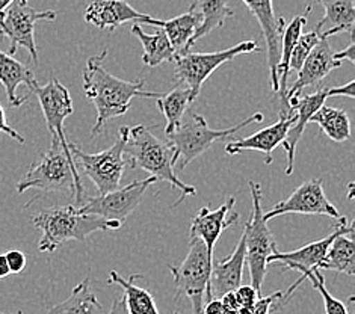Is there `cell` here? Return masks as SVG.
Wrapping results in <instances>:
<instances>
[{"label":"cell","instance_id":"1","mask_svg":"<svg viewBox=\"0 0 355 314\" xmlns=\"http://www.w3.org/2000/svg\"><path fill=\"white\" fill-rule=\"evenodd\" d=\"M107 50L100 55L91 56L83 70V89L85 96L97 109V120L91 130V138H96L103 132L105 125L114 118L128 114L135 97H160V92L146 91V80H123L105 69Z\"/></svg>","mask_w":355,"mask_h":314},{"label":"cell","instance_id":"2","mask_svg":"<svg viewBox=\"0 0 355 314\" xmlns=\"http://www.w3.org/2000/svg\"><path fill=\"white\" fill-rule=\"evenodd\" d=\"M128 166L130 169H142L150 175L157 178V182H166L173 189H179L182 197L175 202L177 207L186 197H193L197 189L193 186L180 182L175 175L174 168L177 164V151L173 143L164 142L156 138L147 125L138 124L129 127V137L124 148Z\"/></svg>","mask_w":355,"mask_h":314},{"label":"cell","instance_id":"3","mask_svg":"<svg viewBox=\"0 0 355 314\" xmlns=\"http://www.w3.org/2000/svg\"><path fill=\"white\" fill-rule=\"evenodd\" d=\"M32 223L43 233L38 245L41 252H55L67 241L85 242L92 233L118 230L123 225L118 220L80 213L76 206L44 209L33 215Z\"/></svg>","mask_w":355,"mask_h":314},{"label":"cell","instance_id":"4","mask_svg":"<svg viewBox=\"0 0 355 314\" xmlns=\"http://www.w3.org/2000/svg\"><path fill=\"white\" fill-rule=\"evenodd\" d=\"M29 189L41 192H70L78 202H83V184L71 152L65 151L58 141H52L47 152L32 164L21 180L17 183V193Z\"/></svg>","mask_w":355,"mask_h":314},{"label":"cell","instance_id":"5","mask_svg":"<svg viewBox=\"0 0 355 314\" xmlns=\"http://www.w3.org/2000/svg\"><path fill=\"white\" fill-rule=\"evenodd\" d=\"M263 121V114H252L248 116L247 120L241 121L233 127H228V129L215 130L210 129L206 118L198 114H192L188 120L182 121L179 129L174 130L173 133L166 134L168 141L173 143L175 151H177V169H184L188 166L193 159L200 157L201 155L214 146L216 141H223L233 137V134L238 133L239 130L245 129L254 123Z\"/></svg>","mask_w":355,"mask_h":314},{"label":"cell","instance_id":"6","mask_svg":"<svg viewBox=\"0 0 355 314\" xmlns=\"http://www.w3.org/2000/svg\"><path fill=\"white\" fill-rule=\"evenodd\" d=\"M212 266L214 256L209 254L205 242L197 237L191 239L188 254L182 265L168 266L177 288L174 299L177 301L182 295L188 296L192 304V314H205L202 308H205L206 301L210 299L209 284Z\"/></svg>","mask_w":355,"mask_h":314},{"label":"cell","instance_id":"7","mask_svg":"<svg viewBox=\"0 0 355 314\" xmlns=\"http://www.w3.org/2000/svg\"><path fill=\"white\" fill-rule=\"evenodd\" d=\"M129 137V127L123 125L118 130V138L114 142V146L109 147L105 151L96 152V155H88L80 150L76 143L70 142L69 148L74 159L76 165H80L92 183L96 184L98 195H105L120 188L121 178L128 166V159L124 155L125 142Z\"/></svg>","mask_w":355,"mask_h":314},{"label":"cell","instance_id":"8","mask_svg":"<svg viewBox=\"0 0 355 314\" xmlns=\"http://www.w3.org/2000/svg\"><path fill=\"white\" fill-rule=\"evenodd\" d=\"M250 191L252 198V211L250 220L245 224L243 234L251 286L260 295L269 266L268 257L277 248V243L268 228V220L263 218V210H261V186L257 182H250Z\"/></svg>","mask_w":355,"mask_h":314},{"label":"cell","instance_id":"9","mask_svg":"<svg viewBox=\"0 0 355 314\" xmlns=\"http://www.w3.org/2000/svg\"><path fill=\"white\" fill-rule=\"evenodd\" d=\"M260 50L261 49L257 46V42L252 40L242 41L230 49L212 53H193L189 50V52L175 56L174 80L189 89L191 101L193 103L200 96L201 87L216 69H219L223 64L233 61L236 56L260 52Z\"/></svg>","mask_w":355,"mask_h":314},{"label":"cell","instance_id":"10","mask_svg":"<svg viewBox=\"0 0 355 314\" xmlns=\"http://www.w3.org/2000/svg\"><path fill=\"white\" fill-rule=\"evenodd\" d=\"M352 233H354V224L348 223V219L342 216L340 219H337L334 230L327 237H324V239L310 242L291 252H280L277 248L270 252L268 257V265H272V263H282L284 266L283 270H297V272H300L301 275L298 281H295L289 288H287V292L283 293L282 302L289 301V298L295 292V288H298L304 281H306V277L310 272H313L315 269H319L320 261L324 260L325 254L328 251V246L331 245V242L337 236L340 234L352 236Z\"/></svg>","mask_w":355,"mask_h":314},{"label":"cell","instance_id":"11","mask_svg":"<svg viewBox=\"0 0 355 314\" xmlns=\"http://www.w3.org/2000/svg\"><path fill=\"white\" fill-rule=\"evenodd\" d=\"M56 12L37 11L28 5V0H15L0 15V38L8 37L11 41L10 55L19 47L28 50L32 61L38 64V49L35 42V26L38 21H53Z\"/></svg>","mask_w":355,"mask_h":314},{"label":"cell","instance_id":"12","mask_svg":"<svg viewBox=\"0 0 355 314\" xmlns=\"http://www.w3.org/2000/svg\"><path fill=\"white\" fill-rule=\"evenodd\" d=\"M155 183H157V178L153 175L144 180H135L112 192L88 198L85 202H82L78 210L80 213L97 215L124 224L132 211L141 204L144 193Z\"/></svg>","mask_w":355,"mask_h":314},{"label":"cell","instance_id":"13","mask_svg":"<svg viewBox=\"0 0 355 314\" xmlns=\"http://www.w3.org/2000/svg\"><path fill=\"white\" fill-rule=\"evenodd\" d=\"M289 213L324 215L336 220L342 218L339 210L327 198L320 178H311L309 182H304L300 188L291 193L289 198L277 202L272 209L263 213V218L269 223L270 219Z\"/></svg>","mask_w":355,"mask_h":314},{"label":"cell","instance_id":"14","mask_svg":"<svg viewBox=\"0 0 355 314\" xmlns=\"http://www.w3.org/2000/svg\"><path fill=\"white\" fill-rule=\"evenodd\" d=\"M33 91L38 97L41 110H43L47 129L52 134V141H58L65 151L70 152L69 139L64 130V123L73 114V101L70 92L56 78L50 79L46 85H35Z\"/></svg>","mask_w":355,"mask_h":314},{"label":"cell","instance_id":"15","mask_svg":"<svg viewBox=\"0 0 355 314\" xmlns=\"http://www.w3.org/2000/svg\"><path fill=\"white\" fill-rule=\"evenodd\" d=\"M242 3L256 17L261 32H263L268 52L270 87H272L274 92H278L277 65L278 61H280V41L286 26L284 19H280V17L275 15L272 0H242Z\"/></svg>","mask_w":355,"mask_h":314},{"label":"cell","instance_id":"16","mask_svg":"<svg viewBox=\"0 0 355 314\" xmlns=\"http://www.w3.org/2000/svg\"><path fill=\"white\" fill-rule=\"evenodd\" d=\"M329 98V88H320L316 92L309 96H295L287 100L291 110L295 112V121L291 125L287 137L283 142V147L287 152V165H286V175L293 173L295 164V152H297V146L302 138L304 129L310 123L311 115L316 110L325 105V101Z\"/></svg>","mask_w":355,"mask_h":314},{"label":"cell","instance_id":"17","mask_svg":"<svg viewBox=\"0 0 355 314\" xmlns=\"http://www.w3.org/2000/svg\"><path fill=\"white\" fill-rule=\"evenodd\" d=\"M293 121L295 112L280 115L275 124L265 127L251 137L228 142L225 146V152L230 156H236L242 151H260L265 155V164L270 165L272 164V151L284 142Z\"/></svg>","mask_w":355,"mask_h":314},{"label":"cell","instance_id":"18","mask_svg":"<svg viewBox=\"0 0 355 314\" xmlns=\"http://www.w3.org/2000/svg\"><path fill=\"white\" fill-rule=\"evenodd\" d=\"M342 67V62L336 61L328 38L320 37L318 44L311 49L302 67L298 70V79L295 80L292 88L286 92V101L291 97L300 96L301 91L307 87H313L322 82L333 70ZM289 105V103H287Z\"/></svg>","mask_w":355,"mask_h":314},{"label":"cell","instance_id":"19","mask_svg":"<svg viewBox=\"0 0 355 314\" xmlns=\"http://www.w3.org/2000/svg\"><path fill=\"white\" fill-rule=\"evenodd\" d=\"M234 202L236 198L230 197L216 210H210L207 206H205L198 210V213L192 219L191 239L192 237L201 239L205 242L209 254H212V256L219 236L223 234L225 228L238 223L239 213H233L232 216H228V213H230V210L234 206Z\"/></svg>","mask_w":355,"mask_h":314},{"label":"cell","instance_id":"20","mask_svg":"<svg viewBox=\"0 0 355 314\" xmlns=\"http://www.w3.org/2000/svg\"><path fill=\"white\" fill-rule=\"evenodd\" d=\"M245 265H247V248H245V234L242 233L232 256L214 263L210 272L209 298H221L223 295L236 290L242 284Z\"/></svg>","mask_w":355,"mask_h":314},{"label":"cell","instance_id":"21","mask_svg":"<svg viewBox=\"0 0 355 314\" xmlns=\"http://www.w3.org/2000/svg\"><path fill=\"white\" fill-rule=\"evenodd\" d=\"M200 21L201 19L198 12L193 11V8L189 6L188 11L170 20H159V19H153V17L144 15L142 19H139L135 23L150 24V26L160 28V30H164L166 38L170 40L175 52V56H179L189 52V50L196 46L193 44V37H196Z\"/></svg>","mask_w":355,"mask_h":314},{"label":"cell","instance_id":"22","mask_svg":"<svg viewBox=\"0 0 355 314\" xmlns=\"http://www.w3.org/2000/svg\"><path fill=\"white\" fill-rule=\"evenodd\" d=\"M144 15L125 0H92L83 14L87 23L101 30H115L128 21H138Z\"/></svg>","mask_w":355,"mask_h":314},{"label":"cell","instance_id":"23","mask_svg":"<svg viewBox=\"0 0 355 314\" xmlns=\"http://www.w3.org/2000/svg\"><path fill=\"white\" fill-rule=\"evenodd\" d=\"M311 11V6H307L306 14L297 15L295 19L284 26V30L282 33V41H280V61H278L277 65V73H278V94H280L282 98V110L280 115H287L293 112L291 110L289 105L286 101V92H287V79H289V62H291V56L293 52V47L297 44V41L300 35L302 33L304 26L307 24L309 20V12Z\"/></svg>","mask_w":355,"mask_h":314},{"label":"cell","instance_id":"24","mask_svg":"<svg viewBox=\"0 0 355 314\" xmlns=\"http://www.w3.org/2000/svg\"><path fill=\"white\" fill-rule=\"evenodd\" d=\"M0 83L5 88L8 103L12 107H20L26 103L28 97L17 94V89H19L20 85H26L29 89H32L35 85H38V80L26 65L17 61L12 55L0 50Z\"/></svg>","mask_w":355,"mask_h":314},{"label":"cell","instance_id":"25","mask_svg":"<svg viewBox=\"0 0 355 314\" xmlns=\"http://www.w3.org/2000/svg\"><path fill=\"white\" fill-rule=\"evenodd\" d=\"M324 8V17L316 26L320 37H331L336 33L348 32L354 35L355 10L354 0H316Z\"/></svg>","mask_w":355,"mask_h":314},{"label":"cell","instance_id":"26","mask_svg":"<svg viewBox=\"0 0 355 314\" xmlns=\"http://www.w3.org/2000/svg\"><path fill=\"white\" fill-rule=\"evenodd\" d=\"M132 33L137 37L144 47L142 62L144 65L159 67L165 62H174L175 52L171 46L170 40L166 38L164 30H157L155 33H146L139 26V23H133Z\"/></svg>","mask_w":355,"mask_h":314},{"label":"cell","instance_id":"27","mask_svg":"<svg viewBox=\"0 0 355 314\" xmlns=\"http://www.w3.org/2000/svg\"><path fill=\"white\" fill-rule=\"evenodd\" d=\"M139 277L141 275L132 274L128 279H125L120 274L115 272V270H112V272L109 274L107 283L109 284L115 283L123 287L124 302H125V307H128L129 314H160L151 293L146 290V288H141L135 284V279Z\"/></svg>","mask_w":355,"mask_h":314},{"label":"cell","instance_id":"28","mask_svg":"<svg viewBox=\"0 0 355 314\" xmlns=\"http://www.w3.org/2000/svg\"><path fill=\"white\" fill-rule=\"evenodd\" d=\"M193 11L200 15V26L193 37V44L212 30L223 28L227 19L233 17V10L228 5V0H196L191 5Z\"/></svg>","mask_w":355,"mask_h":314},{"label":"cell","instance_id":"29","mask_svg":"<svg viewBox=\"0 0 355 314\" xmlns=\"http://www.w3.org/2000/svg\"><path fill=\"white\" fill-rule=\"evenodd\" d=\"M47 314H106L97 296L91 292L89 278L73 288L71 295L49 310Z\"/></svg>","mask_w":355,"mask_h":314},{"label":"cell","instance_id":"30","mask_svg":"<svg viewBox=\"0 0 355 314\" xmlns=\"http://www.w3.org/2000/svg\"><path fill=\"white\" fill-rule=\"evenodd\" d=\"M319 269L336 270L348 277L355 275V243L348 234H340L328 246Z\"/></svg>","mask_w":355,"mask_h":314},{"label":"cell","instance_id":"31","mask_svg":"<svg viewBox=\"0 0 355 314\" xmlns=\"http://www.w3.org/2000/svg\"><path fill=\"white\" fill-rule=\"evenodd\" d=\"M191 103L192 101L189 89L179 83H177V87L173 88L170 92L157 97V107L160 110V114H162L166 120V134H170L179 129V125L183 121V115L186 114V110H188Z\"/></svg>","mask_w":355,"mask_h":314},{"label":"cell","instance_id":"32","mask_svg":"<svg viewBox=\"0 0 355 314\" xmlns=\"http://www.w3.org/2000/svg\"><path fill=\"white\" fill-rule=\"evenodd\" d=\"M310 123H315L320 127L327 137L334 142H345L351 138V120L349 115L342 109L320 106L311 115Z\"/></svg>","mask_w":355,"mask_h":314},{"label":"cell","instance_id":"33","mask_svg":"<svg viewBox=\"0 0 355 314\" xmlns=\"http://www.w3.org/2000/svg\"><path fill=\"white\" fill-rule=\"evenodd\" d=\"M306 279L311 283V286L316 288V290L320 293L324 299V307H325V314H349L348 308H346L345 302H342L340 299L334 298V296L329 293V290H327L325 286V278L322 277V274L319 272V269H315L313 272H310Z\"/></svg>","mask_w":355,"mask_h":314},{"label":"cell","instance_id":"34","mask_svg":"<svg viewBox=\"0 0 355 314\" xmlns=\"http://www.w3.org/2000/svg\"><path fill=\"white\" fill-rule=\"evenodd\" d=\"M320 40V35L316 32H309V33H301L297 44L293 47V52L291 56V62H289V70L291 71H297L301 69L304 61H306V58L310 55L311 49L315 47Z\"/></svg>","mask_w":355,"mask_h":314},{"label":"cell","instance_id":"35","mask_svg":"<svg viewBox=\"0 0 355 314\" xmlns=\"http://www.w3.org/2000/svg\"><path fill=\"white\" fill-rule=\"evenodd\" d=\"M283 293L284 292L278 290L272 295L265 296V298H261V296H260V298L251 305V307L239 308L238 314H270V307H272L275 302H282Z\"/></svg>","mask_w":355,"mask_h":314},{"label":"cell","instance_id":"36","mask_svg":"<svg viewBox=\"0 0 355 314\" xmlns=\"http://www.w3.org/2000/svg\"><path fill=\"white\" fill-rule=\"evenodd\" d=\"M234 295H236V299H238V302L241 305V308L251 307V305L260 298V295L256 292V288L252 286H242L241 284L234 290Z\"/></svg>","mask_w":355,"mask_h":314},{"label":"cell","instance_id":"37","mask_svg":"<svg viewBox=\"0 0 355 314\" xmlns=\"http://www.w3.org/2000/svg\"><path fill=\"white\" fill-rule=\"evenodd\" d=\"M8 266H10L11 274H20L26 268V256L21 251H8L5 254Z\"/></svg>","mask_w":355,"mask_h":314},{"label":"cell","instance_id":"38","mask_svg":"<svg viewBox=\"0 0 355 314\" xmlns=\"http://www.w3.org/2000/svg\"><path fill=\"white\" fill-rule=\"evenodd\" d=\"M0 133H5L10 138H12L14 141L24 143V138L21 137V134L17 130H14L10 124H8L6 114H5V109L2 107V105H0Z\"/></svg>","mask_w":355,"mask_h":314},{"label":"cell","instance_id":"39","mask_svg":"<svg viewBox=\"0 0 355 314\" xmlns=\"http://www.w3.org/2000/svg\"><path fill=\"white\" fill-rule=\"evenodd\" d=\"M355 82L351 80L346 85H342V87H334L329 88V98L331 97H348V98H355Z\"/></svg>","mask_w":355,"mask_h":314},{"label":"cell","instance_id":"40","mask_svg":"<svg viewBox=\"0 0 355 314\" xmlns=\"http://www.w3.org/2000/svg\"><path fill=\"white\" fill-rule=\"evenodd\" d=\"M219 299H221V302H223V305H224V308H225V311H227L228 314H238V311H239V308H241V305H239L238 299H236L234 290L223 295Z\"/></svg>","mask_w":355,"mask_h":314},{"label":"cell","instance_id":"41","mask_svg":"<svg viewBox=\"0 0 355 314\" xmlns=\"http://www.w3.org/2000/svg\"><path fill=\"white\" fill-rule=\"evenodd\" d=\"M202 313L205 314H228L224 308V305L219 298H212L206 301L205 308H202Z\"/></svg>","mask_w":355,"mask_h":314},{"label":"cell","instance_id":"42","mask_svg":"<svg viewBox=\"0 0 355 314\" xmlns=\"http://www.w3.org/2000/svg\"><path fill=\"white\" fill-rule=\"evenodd\" d=\"M355 42H354V37L351 40V44L346 47L345 50H342V52H337L334 53V59L336 61L339 62H343V61H348L351 64H355Z\"/></svg>","mask_w":355,"mask_h":314},{"label":"cell","instance_id":"43","mask_svg":"<svg viewBox=\"0 0 355 314\" xmlns=\"http://www.w3.org/2000/svg\"><path fill=\"white\" fill-rule=\"evenodd\" d=\"M106 314H129L128 307H125V302H124V296L123 298H116L112 301L111 305V310Z\"/></svg>","mask_w":355,"mask_h":314},{"label":"cell","instance_id":"44","mask_svg":"<svg viewBox=\"0 0 355 314\" xmlns=\"http://www.w3.org/2000/svg\"><path fill=\"white\" fill-rule=\"evenodd\" d=\"M10 274H11V270H10V266H8L5 254H0V279L6 278Z\"/></svg>","mask_w":355,"mask_h":314},{"label":"cell","instance_id":"45","mask_svg":"<svg viewBox=\"0 0 355 314\" xmlns=\"http://www.w3.org/2000/svg\"><path fill=\"white\" fill-rule=\"evenodd\" d=\"M12 2H15V0H0V15L3 14V11H5L6 8L10 6Z\"/></svg>","mask_w":355,"mask_h":314},{"label":"cell","instance_id":"46","mask_svg":"<svg viewBox=\"0 0 355 314\" xmlns=\"http://www.w3.org/2000/svg\"><path fill=\"white\" fill-rule=\"evenodd\" d=\"M174 314H180V313H174Z\"/></svg>","mask_w":355,"mask_h":314},{"label":"cell","instance_id":"47","mask_svg":"<svg viewBox=\"0 0 355 314\" xmlns=\"http://www.w3.org/2000/svg\"><path fill=\"white\" fill-rule=\"evenodd\" d=\"M20 314H23V313H21V311H20Z\"/></svg>","mask_w":355,"mask_h":314},{"label":"cell","instance_id":"48","mask_svg":"<svg viewBox=\"0 0 355 314\" xmlns=\"http://www.w3.org/2000/svg\"><path fill=\"white\" fill-rule=\"evenodd\" d=\"M0 314H3V313H0Z\"/></svg>","mask_w":355,"mask_h":314}]
</instances>
